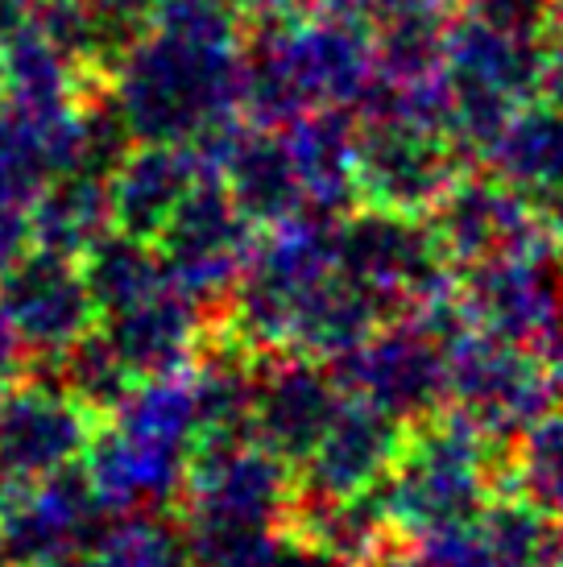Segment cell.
<instances>
[{"instance_id":"30","label":"cell","mask_w":563,"mask_h":567,"mask_svg":"<svg viewBox=\"0 0 563 567\" xmlns=\"http://www.w3.org/2000/svg\"><path fill=\"white\" fill-rule=\"evenodd\" d=\"M436 4H443V9H452V13H455V9H464L469 0H436Z\"/></svg>"},{"instance_id":"4","label":"cell","mask_w":563,"mask_h":567,"mask_svg":"<svg viewBox=\"0 0 563 567\" xmlns=\"http://www.w3.org/2000/svg\"><path fill=\"white\" fill-rule=\"evenodd\" d=\"M464 171L460 145L410 109L402 83L377 75L357 109V204L431 216Z\"/></svg>"},{"instance_id":"18","label":"cell","mask_w":563,"mask_h":567,"mask_svg":"<svg viewBox=\"0 0 563 567\" xmlns=\"http://www.w3.org/2000/svg\"><path fill=\"white\" fill-rule=\"evenodd\" d=\"M452 9L436 0H377L369 21L377 75L390 83H427L443 71Z\"/></svg>"},{"instance_id":"3","label":"cell","mask_w":563,"mask_h":567,"mask_svg":"<svg viewBox=\"0 0 563 567\" xmlns=\"http://www.w3.org/2000/svg\"><path fill=\"white\" fill-rule=\"evenodd\" d=\"M116 414V426L95 443V493L116 509H178L199 440L191 373L137 381Z\"/></svg>"},{"instance_id":"26","label":"cell","mask_w":563,"mask_h":567,"mask_svg":"<svg viewBox=\"0 0 563 567\" xmlns=\"http://www.w3.org/2000/svg\"><path fill=\"white\" fill-rule=\"evenodd\" d=\"M543 100H551L555 109H563V33H555L547 42V54H543V87H539Z\"/></svg>"},{"instance_id":"19","label":"cell","mask_w":563,"mask_h":567,"mask_svg":"<svg viewBox=\"0 0 563 567\" xmlns=\"http://www.w3.org/2000/svg\"><path fill=\"white\" fill-rule=\"evenodd\" d=\"M481 166L498 174L505 187L522 190L531 204L563 187V109L543 95L522 104L505 121Z\"/></svg>"},{"instance_id":"31","label":"cell","mask_w":563,"mask_h":567,"mask_svg":"<svg viewBox=\"0 0 563 567\" xmlns=\"http://www.w3.org/2000/svg\"><path fill=\"white\" fill-rule=\"evenodd\" d=\"M555 567H563V530H560V555H555Z\"/></svg>"},{"instance_id":"27","label":"cell","mask_w":563,"mask_h":567,"mask_svg":"<svg viewBox=\"0 0 563 567\" xmlns=\"http://www.w3.org/2000/svg\"><path fill=\"white\" fill-rule=\"evenodd\" d=\"M295 538V535H290ZM286 567H345V564H336V559H328V555H319L311 551V547H303L295 538V547H290V559H286Z\"/></svg>"},{"instance_id":"5","label":"cell","mask_w":563,"mask_h":567,"mask_svg":"<svg viewBox=\"0 0 563 567\" xmlns=\"http://www.w3.org/2000/svg\"><path fill=\"white\" fill-rule=\"evenodd\" d=\"M336 266L390 319L422 316L452 295L455 266L427 216L352 207L336 224Z\"/></svg>"},{"instance_id":"15","label":"cell","mask_w":563,"mask_h":567,"mask_svg":"<svg viewBox=\"0 0 563 567\" xmlns=\"http://www.w3.org/2000/svg\"><path fill=\"white\" fill-rule=\"evenodd\" d=\"M204 158L191 145L137 142L129 158L112 171V228L141 240H157L191 187L204 178Z\"/></svg>"},{"instance_id":"6","label":"cell","mask_w":563,"mask_h":567,"mask_svg":"<svg viewBox=\"0 0 563 567\" xmlns=\"http://www.w3.org/2000/svg\"><path fill=\"white\" fill-rule=\"evenodd\" d=\"M460 331L469 328L460 323L448 295L422 316L381 323L365 344L340 357L331 369L345 394L390 410L410 426L448 406V357Z\"/></svg>"},{"instance_id":"8","label":"cell","mask_w":563,"mask_h":567,"mask_svg":"<svg viewBox=\"0 0 563 567\" xmlns=\"http://www.w3.org/2000/svg\"><path fill=\"white\" fill-rule=\"evenodd\" d=\"M257 237L262 233L245 220V212L233 204L224 183L204 171V178L191 187L183 207L166 224V233L157 237V249L174 290L195 299L219 323Z\"/></svg>"},{"instance_id":"2","label":"cell","mask_w":563,"mask_h":567,"mask_svg":"<svg viewBox=\"0 0 563 567\" xmlns=\"http://www.w3.org/2000/svg\"><path fill=\"white\" fill-rule=\"evenodd\" d=\"M510 443L489 440L460 410L443 406L407 426V443L381 485L386 509L402 538L460 530L505 493Z\"/></svg>"},{"instance_id":"24","label":"cell","mask_w":563,"mask_h":567,"mask_svg":"<svg viewBox=\"0 0 563 567\" xmlns=\"http://www.w3.org/2000/svg\"><path fill=\"white\" fill-rule=\"evenodd\" d=\"M464 13L485 21L489 30L522 38V42L555 38V0H469Z\"/></svg>"},{"instance_id":"14","label":"cell","mask_w":563,"mask_h":567,"mask_svg":"<svg viewBox=\"0 0 563 567\" xmlns=\"http://www.w3.org/2000/svg\"><path fill=\"white\" fill-rule=\"evenodd\" d=\"M216 328V319L207 316L195 299L171 282L154 290L150 299L125 307L121 316H112L109 340L125 357L137 381L154 378H183L191 364L199 361L207 336Z\"/></svg>"},{"instance_id":"12","label":"cell","mask_w":563,"mask_h":567,"mask_svg":"<svg viewBox=\"0 0 563 567\" xmlns=\"http://www.w3.org/2000/svg\"><path fill=\"white\" fill-rule=\"evenodd\" d=\"M345 398V385L328 361L298 352H269L257 369L253 435L274 456L303 468L319 440L328 435V426L336 423Z\"/></svg>"},{"instance_id":"13","label":"cell","mask_w":563,"mask_h":567,"mask_svg":"<svg viewBox=\"0 0 563 567\" xmlns=\"http://www.w3.org/2000/svg\"><path fill=\"white\" fill-rule=\"evenodd\" d=\"M402 443H407V423L398 414L348 394L336 423L328 426V435L298 468V488L324 493V497L381 488Z\"/></svg>"},{"instance_id":"20","label":"cell","mask_w":563,"mask_h":567,"mask_svg":"<svg viewBox=\"0 0 563 567\" xmlns=\"http://www.w3.org/2000/svg\"><path fill=\"white\" fill-rule=\"evenodd\" d=\"M171 282L166 278V261L157 240H141L129 233H104L92 245V261H88V290L100 311L121 316L125 307L150 299L154 290Z\"/></svg>"},{"instance_id":"21","label":"cell","mask_w":563,"mask_h":567,"mask_svg":"<svg viewBox=\"0 0 563 567\" xmlns=\"http://www.w3.org/2000/svg\"><path fill=\"white\" fill-rule=\"evenodd\" d=\"M505 493H518L539 514L563 526V410L543 414L510 443Z\"/></svg>"},{"instance_id":"28","label":"cell","mask_w":563,"mask_h":567,"mask_svg":"<svg viewBox=\"0 0 563 567\" xmlns=\"http://www.w3.org/2000/svg\"><path fill=\"white\" fill-rule=\"evenodd\" d=\"M373 567H414V559H410V547H407V538H402V543H398V547H393V551L386 555L381 564H373Z\"/></svg>"},{"instance_id":"9","label":"cell","mask_w":563,"mask_h":567,"mask_svg":"<svg viewBox=\"0 0 563 567\" xmlns=\"http://www.w3.org/2000/svg\"><path fill=\"white\" fill-rule=\"evenodd\" d=\"M427 224L455 269L501 257H560L531 199L489 171L460 174L448 195L431 207Z\"/></svg>"},{"instance_id":"16","label":"cell","mask_w":563,"mask_h":567,"mask_svg":"<svg viewBox=\"0 0 563 567\" xmlns=\"http://www.w3.org/2000/svg\"><path fill=\"white\" fill-rule=\"evenodd\" d=\"M286 530L303 547L328 555L345 567H373L402 543L381 488L345 493V497H324V493H303L298 488V502L290 509Z\"/></svg>"},{"instance_id":"7","label":"cell","mask_w":563,"mask_h":567,"mask_svg":"<svg viewBox=\"0 0 563 567\" xmlns=\"http://www.w3.org/2000/svg\"><path fill=\"white\" fill-rule=\"evenodd\" d=\"M563 385L534 344L485 331H460L448 357V406L489 440L514 443L526 426L555 410Z\"/></svg>"},{"instance_id":"23","label":"cell","mask_w":563,"mask_h":567,"mask_svg":"<svg viewBox=\"0 0 563 567\" xmlns=\"http://www.w3.org/2000/svg\"><path fill=\"white\" fill-rule=\"evenodd\" d=\"M133 385H137V378H133V369L125 364V357L116 352V344H112L109 336L92 340V344L79 352L75 390L88 406L121 410V402L133 394Z\"/></svg>"},{"instance_id":"29","label":"cell","mask_w":563,"mask_h":567,"mask_svg":"<svg viewBox=\"0 0 563 567\" xmlns=\"http://www.w3.org/2000/svg\"><path fill=\"white\" fill-rule=\"evenodd\" d=\"M555 33H563V0H555Z\"/></svg>"},{"instance_id":"10","label":"cell","mask_w":563,"mask_h":567,"mask_svg":"<svg viewBox=\"0 0 563 567\" xmlns=\"http://www.w3.org/2000/svg\"><path fill=\"white\" fill-rule=\"evenodd\" d=\"M452 307L464 328L539 348V340L563 319V261L501 257L481 266H460L452 282Z\"/></svg>"},{"instance_id":"1","label":"cell","mask_w":563,"mask_h":567,"mask_svg":"<svg viewBox=\"0 0 563 567\" xmlns=\"http://www.w3.org/2000/svg\"><path fill=\"white\" fill-rule=\"evenodd\" d=\"M116 104L137 142L199 150L240 121V47H216L174 30H154L121 59Z\"/></svg>"},{"instance_id":"11","label":"cell","mask_w":563,"mask_h":567,"mask_svg":"<svg viewBox=\"0 0 563 567\" xmlns=\"http://www.w3.org/2000/svg\"><path fill=\"white\" fill-rule=\"evenodd\" d=\"M195 154L224 183L257 233L307 216V190L286 128L253 125L240 116L228 128H219L216 137H207Z\"/></svg>"},{"instance_id":"25","label":"cell","mask_w":563,"mask_h":567,"mask_svg":"<svg viewBox=\"0 0 563 567\" xmlns=\"http://www.w3.org/2000/svg\"><path fill=\"white\" fill-rule=\"evenodd\" d=\"M407 547L414 567H498L477 522L460 526V530H443V535L407 538Z\"/></svg>"},{"instance_id":"17","label":"cell","mask_w":563,"mask_h":567,"mask_svg":"<svg viewBox=\"0 0 563 567\" xmlns=\"http://www.w3.org/2000/svg\"><path fill=\"white\" fill-rule=\"evenodd\" d=\"M295 150L307 216L345 220L357 204V112L315 109L286 128Z\"/></svg>"},{"instance_id":"22","label":"cell","mask_w":563,"mask_h":567,"mask_svg":"<svg viewBox=\"0 0 563 567\" xmlns=\"http://www.w3.org/2000/svg\"><path fill=\"white\" fill-rule=\"evenodd\" d=\"M477 530L498 567H555L563 526L539 514L518 493H498L493 505L477 518Z\"/></svg>"}]
</instances>
